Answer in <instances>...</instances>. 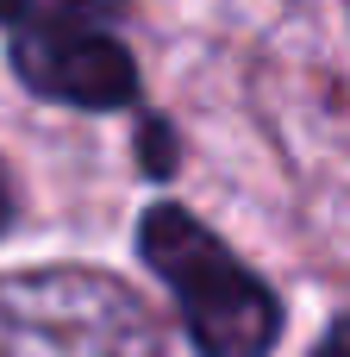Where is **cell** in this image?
I'll return each instance as SVG.
<instances>
[{"mask_svg":"<svg viewBox=\"0 0 350 357\" xmlns=\"http://www.w3.org/2000/svg\"><path fill=\"white\" fill-rule=\"evenodd\" d=\"M0 357H175V339L106 270H25L0 276Z\"/></svg>","mask_w":350,"mask_h":357,"instance_id":"1","label":"cell"},{"mask_svg":"<svg viewBox=\"0 0 350 357\" xmlns=\"http://www.w3.org/2000/svg\"><path fill=\"white\" fill-rule=\"evenodd\" d=\"M138 251L144 264L163 276V289L175 295L188 339L200 357H269L282 339V301L276 289L244 270L188 207H150L138 226Z\"/></svg>","mask_w":350,"mask_h":357,"instance_id":"2","label":"cell"},{"mask_svg":"<svg viewBox=\"0 0 350 357\" xmlns=\"http://www.w3.org/2000/svg\"><path fill=\"white\" fill-rule=\"evenodd\" d=\"M6 220H13V182H6V169H0V232H6Z\"/></svg>","mask_w":350,"mask_h":357,"instance_id":"6","label":"cell"},{"mask_svg":"<svg viewBox=\"0 0 350 357\" xmlns=\"http://www.w3.org/2000/svg\"><path fill=\"white\" fill-rule=\"evenodd\" d=\"M125 0H0V31L19 82L63 107L138 100V63L119 38Z\"/></svg>","mask_w":350,"mask_h":357,"instance_id":"3","label":"cell"},{"mask_svg":"<svg viewBox=\"0 0 350 357\" xmlns=\"http://www.w3.org/2000/svg\"><path fill=\"white\" fill-rule=\"evenodd\" d=\"M138 151H144V169H150V176H169V169H175V138H169V126H163V119H144Z\"/></svg>","mask_w":350,"mask_h":357,"instance_id":"4","label":"cell"},{"mask_svg":"<svg viewBox=\"0 0 350 357\" xmlns=\"http://www.w3.org/2000/svg\"><path fill=\"white\" fill-rule=\"evenodd\" d=\"M313 357H350V320H338V326L319 339V351H313Z\"/></svg>","mask_w":350,"mask_h":357,"instance_id":"5","label":"cell"}]
</instances>
